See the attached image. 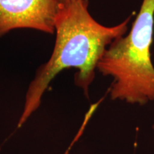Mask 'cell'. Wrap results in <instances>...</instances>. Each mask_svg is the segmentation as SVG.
<instances>
[{"label":"cell","instance_id":"4","mask_svg":"<svg viewBox=\"0 0 154 154\" xmlns=\"http://www.w3.org/2000/svg\"><path fill=\"white\" fill-rule=\"evenodd\" d=\"M74 1H78V0H58L59 4H63V3H67L70 2H74Z\"/></svg>","mask_w":154,"mask_h":154},{"label":"cell","instance_id":"1","mask_svg":"<svg viewBox=\"0 0 154 154\" xmlns=\"http://www.w3.org/2000/svg\"><path fill=\"white\" fill-rule=\"evenodd\" d=\"M130 19L128 17L114 26H104L90 14L87 0L59 4L55 19L57 38L52 55L38 69L29 86L18 127L20 128L38 109L49 83L64 69H76L75 84L88 96L98 63L109 46L126 34Z\"/></svg>","mask_w":154,"mask_h":154},{"label":"cell","instance_id":"5","mask_svg":"<svg viewBox=\"0 0 154 154\" xmlns=\"http://www.w3.org/2000/svg\"><path fill=\"white\" fill-rule=\"evenodd\" d=\"M153 131H154V124H153Z\"/></svg>","mask_w":154,"mask_h":154},{"label":"cell","instance_id":"2","mask_svg":"<svg viewBox=\"0 0 154 154\" xmlns=\"http://www.w3.org/2000/svg\"><path fill=\"white\" fill-rule=\"evenodd\" d=\"M153 33L154 0H143L130 32L109 46L96 67L112 78L111 100L140 106L154 101Z\"/></svg>","mask_w":154,"mask_h":154},{"label":"cell","instance_id":"3","mask_svg":"<svg viewBox=\"0 0 154 154\" xmlns=\"http://www.w3.org/2000/svg\"><path fill=\"white\" fill-rule=\"evenodd\" d=\"M59 7L58 0H0V36L19 28L53 34Z\"/></svg>","mask_w":154,"mask_h":154}]
</instances>
